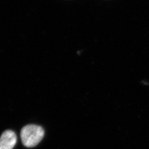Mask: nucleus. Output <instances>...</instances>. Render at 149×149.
Instances as JSON below:
<instances>
[{
	"instance_id": "1",
	"label": "nucleus",
	"mask_w": 149,
	"mask_h": 149,
	"mask_svg": "<svg viewBox=\"0 0 149 149\" xmlns=\"http://www.w3.org/2000/svg\"><path fill=\"white\" fill-rule=\"evenodd\" d=\"M44 135L43 128L37 125H27L22 129L21 137L23 144L27 148L34 147L40 143Z\"/></svg>"
},
{
	"instance_id": "2",
	"label": "nucleus",
	"mask_w": 149,
	"mask_h": 149,
	"mask_svg": "<svg viewBox=\"0 0 149 149\" xmlns=\"http://www.w3.org/2000/svg\"><path fill=\"white\" fill-rule=\"evenodd\" d=\"M17 143V136L13 131L7 130L0 136V149H13Z\"/></svg>"
}]
</instances>
